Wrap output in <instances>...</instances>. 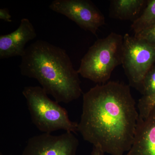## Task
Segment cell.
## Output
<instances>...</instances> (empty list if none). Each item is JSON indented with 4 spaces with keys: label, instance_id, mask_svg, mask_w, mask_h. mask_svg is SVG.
Instances as JSON below:
<instances>
[{
    "label": "cell",
    "instance_id": "1",
    "mask_svg": "<svg viewBox=\"0 0 155 155\" xmlns=\"http://www.w3.org/2000/svg\"><path fill=\"white\" fill-rule=\"evenodd\" d=\"M138 119L129 85L108 81L84 94L78 131L105 153L124 155L133 143Z\"/></svg>",
    "mask_w": 155,
    "mask_h": 155
},
{
    "label": "cell",
    "instance_id": "2",
    "mask_svg": "<svg viewBox=\"0 0 155 155\" xmlns=\"http://www.w3.org/2000/svg\"><path fill=\"white\" fill-rule=\"evenodd\" d=\"M21 58V74L37 80L57 102L68 104L81 95L79 73L64 49L38 40L25 48Z\"/></svg>",
    "mask_w": 155,
    "mask_h": 155
},
{
    "label": "cell",
    "instance_id": "3",
    "mask_svg": "<svg viewBox=\"0 0 155 155\" xmlns=\"http://www.w3.org/2000/svg\"><path fill=\"white\" fill-rule=\"evenodd\" d=\"M123 51V36L111 32L104 38L97 40L89 48L78 72L95 83H107L114 69L122 65Z\"/></svg>",
    "mask_w": 155,
    "mask_h": 155
},
{
    "label": "cell",
    "instance_id": "4",
    "mask_svg": "<svg viewBox=\"0 0 155 155\" xmlns=\"http://www.w3.org/2000/svg\"><path fill=\"white\" fill-rule=\"evenodd\" d=\"M22 93L31 121L40 131L48 134L59 130L73 133L78 131V123L71 121L66 109L51 100L41 87H25Z\"/></svg>",
    "mask_w": 155,
    "mask_h": 155
},
{
    "label": "cell",
    "instance_id": "5",
    "mask_svg": "<svg viewBox=\"0 0 155 155\" xmlns=\"http://www.w3.org/2000/svg\"><path fill=\"white\" fill-rule=\"evenodd\" d=\"M155 64V46L126 33L123 36L122 64L129 86L140 92L142 82Z\"/></svg>",
    "mask_w": 155,
    "mask_h": 155
},
{
    "label": "cell",
    "instance_id": "6",
    "mask_svg": "<svg viewBox=\"0 0 155 155\" xmlns=\"http://www.w3.org/2000/svg\"><path fill=\"white\" fill-rule=\"evenodd\" d=\"M49 8L95 35L100 27L105 24L104 14L89 0H55L50 4Z\"/></svg>",
    "mask_w": 155,
    "mask_h": 155
},
{
    "label": "cell",
    "instance_id": "7",
    "mask_svg": "<svg viewBox=\"0 0 155 155\" xmlns=\"http://www.w3.org/2000/svg\"><path fill=\"white\" fill-rule=\"evenodd\" d=\"M78 145L74 133H43L28 140L21 155H76Z\"/></svg>",
    "mask_w": 155,
    "mask_h": 155
},
{
    "label": "cell",
    "instance_id": "8",
    "mask_svg": "<svg viewBox=\"0 0 155 155\" xmlns=\"http://www.w3.org/2000/svg\"><path fill=\"white\" fill-rule=\"evenodd\" d=\"M36 36V31L29 19H22L15 31L0 36V58L22 57L25 51V45Z\"/></svg>",
    "mask_w": 155,
    "mask_h": 155
},
{
    "label": "cell",
    "instance_id": "9",
    "mask_svg": "<svg viewBox=\"0 0 155 155\" xmlns=\"http://www.w3.org/2000/svg\"><path fill=\"white\" fill-rule=\"evenodd\" d=\"M124 155H155V106L146 118H139L133 143Z\"/></svg>",
    "mask_w": 155,
    "mask_h": 155
},
{
    "label": "cell",
    "instance_id": "10",
    "mask_svg": "<svg viewBox=\"0 0 155 155\" xmlns=\"http://www.w3.org/2000/svg\"><path fill=\"white\" fill-rule=\"evenodd\" d=\"M147 0H112L109 15L111 18L133 22L141 15Z\"/></svg>",
    "mask_w": 155,
    "mask_h": 155
},
{
    "label": "cell",
    "instance_id": "11",
    "mask_svg": "<svg viewBox=\"0 0 155 155\" xmlns=\"http://www.w3.org/2000/svg\"><path fill=\"white\" fill-rule=\"evenodd\" d=\"M140 92L142 96L137 104L139 118L145 119L155 106V64L144 76Z\"/></svg>",
    "mask_w": 155,
    "mask_h": 155
},
{
    "label": "cell",
    "instance_id": "12",
    "mask_svg": "<svg viewBox=\"0 0 155 155\" xmlns=\"http://www.w3.org/2000/svg\"><path fill=\"white\" fill-rule=\"evenodd\" d=\"M155 24V0H147L141 15L132 22L131 28L134 34Z\"/></svg>",
    "mask_w": 155,
    "mask_h": 155
},
{
    "label": "cell",
    "instance_id": "13",
    "mask_svg": "<svg viewBox=\"0 0 155 155\" xmlns=\"http://www.w3.org/2000/svg\"><path fill=\"white\" fill-rule=\"evenodd\" d=\"M134 36L144 40L155 46V24L138 33L135 34Z\"/></svg>",
    "mask_w": 155,
    "mask_h": 155
},
{
    "label": "cell",
    "instance_id": "14",
    "mask_svg": "<svg viewBox=\"0 0 155 155\" xmlns=\"http://www.w3.org/2000/svg\"><path fill=\"white\" fill-rule=\"evenodd\" d=\"M0 19L8 22H12L11 16L8 9L3 8L0 9Z\"/></svg>",
    "mask_w": 155,
    "mask_h": 155
},
{
    "label": "cell",
    "instance_id": "15",
    "mask_svg": "<svg viewBox=\"0 0 155 155\" xmlns=\"http://www.w3.org/2000/svg\"><path fill=\"white\" fill-rule=\"evenodd\" d=\"M105 153L98 147L93 146L92 150L90 155H105Z\"/></svg>",
    "mask_w": 155,
    "mask_h": 155
},
{
    "label": "cell",
    "instance_id": "16",
    "mask_svg": "<svg viewBox=\"0 0 155 155\" xmlns=\"http://www.w3.org/2000/svg\"><path fill=\"white\" fill-rule=\"evenodd\" d=\"M0 155H4L2 153H0Z\"/></svg>",
    "mask_w": 155,
    "mask_h": 155
}]
</instances>
